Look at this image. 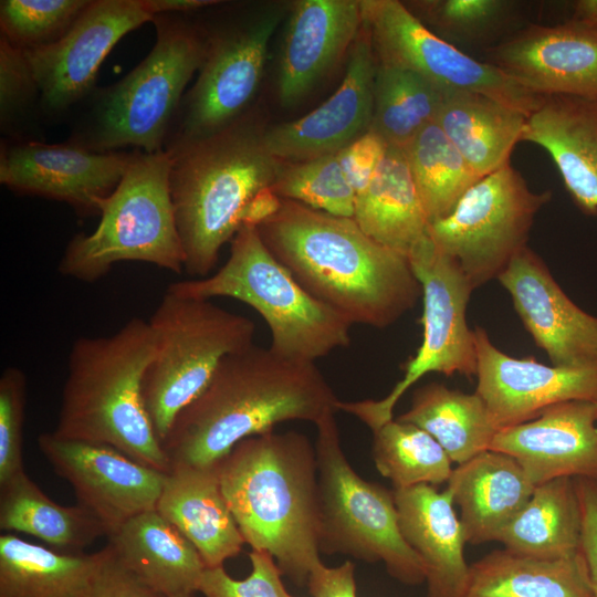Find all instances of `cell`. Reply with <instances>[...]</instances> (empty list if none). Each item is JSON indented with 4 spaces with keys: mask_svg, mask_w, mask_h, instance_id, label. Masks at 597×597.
Returning a JSON list of instances; mask_svg holds the SVG:
<instances>
[{
    "mask_svg": "<svg viewBox=\"0 0 597 597\" xmlns=\"http://www.w3.org/2000/svg\"><path fill=\"white\" fill-rule=\"evenodd\" d=\"M306 586L312 597H356L355 566L349 561L335 567L323 564L313 570Z\"/></svg>",
    "mask_w": 597,
    "mask_h": 597,
    "instance_id": "48",
    "label": "cell"
},
{
    "mask_svg": "<svg viewBox=\"0 0 597 597\" xmlns=\"http://www.w3.org/2000/svg\"><path fill=\"white\" fill-rule=\"evenodd\" d=\"M167 292L196 300L230 297L248 304L269 327V347L286 358L315 363L352 342V325L306 292L251 224L238 230L219 270L171 283Z\"/></svg>",
    "mask_w": 597,
    "mask_h": 597,
    "instance_id": "7",
    "label": "cell"
},
{
    "mask_svg": "<svg viewBox=\"0 0 597 597\" xmlns=\"http://www.w3.org/2000/svg\"><path fill=\"white\" fill-rule=\"evenodd\" d=\"M92 0H1L0 38L31 51L55 43Z\"/></svg>",
    "mask_w": 597,
    "mask_h": 597,
    "instance_id": "40",
    "label": "cell"
},
{
    "mask_svg": "<svg viewBox=\"0 0 597 597\" xmlns=\"http://www.w3.org/2000/svg\"><path fill=\"white\" fill-rule=\"evenodd\" d=\"M524 326L553 366L597 364V316L578 307L528 247L498 277Z\"/></svg>",
    "mask_w": 597,
    "mask_h": 597,
    "instance_id": "21",
    "label": "cell"
},
{
    "mask_svg": "<svg viewBox=\"0 0 597 597\" xmlns=\"http://www.w3.org/2000/svg\"><path fill=\"white\" fill-rule=\"evenodd\" d=\"M363 27L360 0H300L293 6L277 72L283 106L300 103L349 53Z\"/></svg>",
    "mask_w": 597,
    "mask_h": 597,
    "instance_id": "23",
    "label": "cell"
},
{
    "mask_svg": "<svg viewBox=\"0 0 597 597\" xmlns=\"http://www.w3.org/2000/svg\"><path fill=\"white\" fill-rule=\"evenodd\" d=\"M264 129L248 113L170 156V196L189 275L211 274L253 202L272 188L283 163L268 151Z\"/></svg>",
    "mask_w": 597,
    "mask_h": 597,
    "instance_id": "4",
    "label": "cell"
},
{
    "mask_svg": "<svg viewBox=\"0 0 597 597\" xmlns=\"http://www.w3.org/2000/svg\"><path fill=\"white\" fill-rule=\"evenodd\" d=\"M397 419L428 432L458 464L490 450L499 431L478 392L465 394L440 383L417 388L410 408Z\"/></svg>",
    "mask_w": 597,
    "mask_h": 597,
    "instance_id": "35",
    "label": "cell"
},
{
    "mask_svg": "<svg viewBox=\"0 0 597 597\" xmlns=\"http://www.w3.org/2000/svg\"><path fill=\"white\" fill-rule=\"evenodd\" d=\"M377 65L408 70L444 91L490 97L527 117L544 96L535 95L494 65L478 61L430 29L398 0H360Z\"/></svg>",
    "mask_w": 597,
    "mask_h": 597,
    "instance_id": "14",
    "label": "cell"
},
{
    "mask_svg": "<svg viewBox=\"0 0 597 597\" xmlns=\"http://www.w3.org/2000/svg\"><path fill=\"white\" fill-rule=\"evenodd\" d=\"M291 597H293V596H291Z\"/></svg>",
    "mask_w": 597,
    "mask_h": 597,
    "instance_id": "52",
    "label": "cell"
},
{
    "mask_svg": "<svg viewBox=\"0 0 597 597\" xmlns=\"http://www.w3.org/2000/svg\"><path fill=\"white\" fill-rule=\"evenodd\" d=\"M102 556V549L67 553L3 533L0 597H88Z\"/></svg>",
    "mask_w": 597,
    "mask_h": 597,
    "instance_id": "31",
    "label": "cell"
},
{
    "mask_svg": "<svg viewBox=\"0 0 597 597\" xmlns=\"http://www.w3.org/2000/svg\"><path fill=\"white\" fill-rule=\"evenodd\" d=\"M405 4L428 29L450 43L486 40L503 27L512 9V3L503 0H421Z\"/></svg>",
    "mask_w": 597,
    "mask_h": 597,
    "instance_id": "41",
    "label": "cell"
},
{
    "mask_svg": "<svg viewBox=\"0 0 597 597\" xmlns=\"http://www.w3.org/2000/svg\"><path fill=\"white\" fill-rule=\"evenodd\" d=\"M190 15L153 17L156 42L148 55L118 82L92 92L66 143L96 153L164 151L185 88L205 57L203 32Z\"/></svg>",
    "mask_w": 597,
    "mask_h": 597,
    "instance_id": "6",
    "label": "cell"
},
{
    "mask_svg": "<svg viewBox=\"0 0 597 597\" xmlns=\"http://www.w3.org/2000/svg\"><path fill=\"white\" fill-rule=\"evenodd\" d=\"M423 297V336L402 378L381 399L338 401L337 409L353 415L371 431L394 419L401 396L429 373L475 376L474 332L467 307L474 290L459 265L442 253L428 235L408 255Z\"/></svg>",
    "mask_w": 597,
    "mask_h": 597,
    "instance_id": "12",
    "label": "cell"
},
{
    "mask_svg": "<svg viewBox=\"0 0 597 597\" xmlns=\"http://www.w3.org/2000/svg\"><path fill=\"white\" fill-rule=\"evenodd\" d=\"M447 94L415 72L377 65L370 130L404 149L434 122Z\"/></svg>",
    "mask_w": 597,
    "mask_h": 597,
    "instance_id": "36",
    "label": "cell"
},
{
    "mask_svg": "<svg viewBox=\"0 0 597 597\" xmlns=\"http://www.w3.org/2000/svg\"><path fill=\"white\" fill-rule=\"evenodd\" d=\"M155 341L142 394L160 443L207 387L220 362L254 344L255 324L209 300L166 292L148 321Z\"/></svg>",
    "mask_w": 597,
    "mask_h": 597,
    "instance_id": "9",
    "label": "cell"
},
{
    "mask_svg": "<svg viewBox=\"0 0 597 597\" xmlns=\"http://www.w3.org/2000/svg\"><path fill=\"white\" fill-rule=\"evenodd\" d=\"M335 413L315 425L321 552L383 562L401 584L425 583V564L400 533L394 491L356 473L342 448Z\"/></svg>",
    "mask_w": 597,
    "mask_h": 597,
    "instance_id": "10",
    "label": "cell"
},
{
    "mask_svg": "<svg viewBox=\"0 0 597 597\" xmlns=\"http://www.w3.org/2000/svg\"><path fill=\"white\" fill-rule=\"evenodd\" d=\"M156 510L196 547L207 567L223 566L245 544L217 465L170 468Z\"/></svg>",
    "mask_w": 597,
    "mask_h": 597,
    "instance_id": "26",
    "label": "cell"
},
{
    "mask_svg": "<svg viewBox=\"0 0 597 597\" xmlns=\"http://www.w3.org/2000/svg\"><path fill=\"white\" fill-rule=\"evenodd\" d=\"M447 483L465 542L473 545L498 541L535 489L513 457L493 450L458 464Z\"/></svg>",
    "mask_w": 597,
    "mask_h": 597,
    "instance_id": "27",
    "label": "cell"
},
{
    "mask_svg": "<svg viewBox=\"0 0 597 597\" xmlns=\"http://www.w3.org/2000/svg\"><path fill=\"white\" fill-rule=\"evenodd\" d=\"M338 399L315 363L255 344L227 355L163 441L172 467L211 468L240 441L286 421L316 425Z\"/></svg>",
    "mask_w": 597,
    "mask_h": 597,
    "instance_id": "2",
    "label": "cell"
},
{
    "mask_svg": "<svg viewBox=\"0 0 597 597\" xmlns=\"http://www.w3.org/2000/svg\"><path fill=\"white\" fill-rule=\"evenodd\" d=\"M582 512L580 553L597 597V481L575 478Z\"/></svg>",
    "mask_w": 597,
    "mask_h": 597,
    "instance_id": "47",
    "label": "cell"
},
{
    "mask_svg": "<svg viewBox=\"0 0 597 597\" xmlns=\"http://www.w3.org/2000/svg\"><path fill=\"white\" fill-rule=\"evenodd\" d=\"M251 573L244 579L232 578L223 568L207 567L197 591L205 597H291L282 582V572L266 552L249 553Z\"/></svg>",
    "mask_w": 597,
    "mask_h": 597,
    "instance_id": "44",
    "label": "cell"
},
{
    "mask_svg": "<svg viewBox=\"0 0 597 597\" xmlns=\"http://www.w3.org/2000/svg\"><path fill=\"white\" fill-rule=\"evenodd\" d=\"M582 512L575 478L535 486L533 494L496 542L528 557L558 559L580 553Z\"/></svg>",
    "mask_w": 597,
    "mask_h": 597,
    "instance_id": "33",
    "label": "cell"
},
{
    "mask_svg": "<svg viewBox=\"0 0 597 597\" xmlns=\"http://www.w3.org/2000/svg\"><path fill=\"white\" fill-rule=\"evenodd\" d=\"M217 470L245 544L270 554L295 585H307L323 565L317 461L308 438L296 431L247 438Z\"/></svg>",
    "mask_w": 597,
    "mask_h": 597,
    "instance_id": "3",
    "label": "cell"
},
{
    "mask_svg": "<svg viewBox=\"0 0 597 597\" xmlns=\"http://www.w3.org/2000/svg\"><path fill=\"white\" fill-rule=\"evenodd\" d=\"M597 404L565 401L500 429L490 450L513 457L535 485L556 478L597 481Z\"/></svg>",
    "mask_w": 597,
    "mask_h": 597,
    "instance_id": "22",
    "label": "cell"
},
{
    "mask_svg": "<svg viewBox=\"0 0 597 597\" xmlns=\"http://www.w3.org/2000/svg\"><path fill=\"white\" fill-rule=\"evenodd\" d=\"M136 153L2 139L0 182L21 195L65 202L83 214H100L102 201L116 189Z\"/></svg>",
    "mask_w": 597,
    "mask_h": 597,
    "instance_id": "17",
    "label": "cell"
},
{
    "mask_svg": "<svg viewBox=\"0 0 597 597\" xmlns=\"http://www.w3.org/2000/svg\"><path fill=\"white\" fill-rule=\"evenodd\" d=\"M280 9L235 12L208 28L206 51L192 87L185 93L167 137L169 156L221 132L249 112L263 77Z\"/></svg>",
    "mask_w": 597,
    "mask_h": 597,
    "instance_id": "11",
    "label": "cell"
},
{
    "mask_svg": "<svg viewBox=\"0 0 597 597\" xmlns=\"http://www.w3.org/2000/svg\"><path fill=\"white\" fill-rule=\"evenodd\" d=\"M219 2L216 0H143L144 7L153 17L164 13H193Z\"/></svg>",
    "mask_w": 597,
    "mask_h": 597,
    "instance_id": "49",
    "label": "cell"
},
{
    "mask_svg": "<svg viewBox=\"0 0 597 597\" xmlns=\"http://www.w3.org/2000/svg\"><path fill=\"white\" fill-rule=\"evenodd\" d=\"M527 116L490 97L448 93L434 119L480 178L510 164Z\"/></svg>",
    "mask_w": 597,
    "mask_h": 597,
    "instance_id": "30",
    "label": "cell"
},
{
    "mask_svg": "<svg viewBox=\"0 0 597 597\" xmlns=\"http://www.w3.org/2000/svg\"><path fill=\"white\" fill-rule=\"evenodd\" d=\"M170 165L166 151L137 150L116 189L102 201L97 227L69 241L57 272L94 283L115 264L135 261L181 274L185 252L170 196Z\"/></svg>",
    "mask_w": 597,
    "mask_h": 597,
    "instance_id": "8",
    "label": "cell"
},
{
    "mask_svg": "<svg viewBox=\"0 0 597 597\" xmlns=\"http://www.w3.org/2000/svg\"><path fill=\"white\" fill-rule=\"evenodd\" d=\"M461 597H594L582 553L543 559L496 549L469 567Z\"/></svg>",
    "mask_w": 597,
    "mask_h": 597,
    "instance_id": "32",
    "label": "cell"
},
{
    "mask_svg": "<svg viewBox=\"0 0 597 597\" xmlns=\"http://www.w3.org/2000/svg\"><path fill=\"white\" fill-rule=\"evenodd\" d=\"M373 460L395 490L448 482L452 461L442 447L419 427L391 419L373 430Z\"/></svg>",
    "mask_w": 597,
    "mask_h": 597,
    "instance_id": "38",
    "label": "cell"
},
{
    "mask_svg": "<svg viewBox=\"0 0 597 597\" xmlns=\"http://www.w3.org/2000/svg\"><path fill=\"white\" fill-rule=\"evenodd\" d=\"M155 352L148 322L133 317L108 336L72 344L55 436L111 446L168 473L170 464L147 415L142 384Z\"/></svg>",
    "mask_w": 597,
    "mask_h": 597,
    "instance_id": "5",
    "label": "cell"
},
{
    "mask_svg": "<svg viewBox=\"0 0 597 597\" xmlns=\"http://www.w3.org/2000/svg\"><path fill=\"white\" fill-rule=\"evenodd\" d=\"M106 537L121 564L155 590L167 597L197 591L207 566L157 510L134 516Z\"/></svg>",
    "mask_w": 597,
    "mask_h": 597,
    "instance_id": "28",
    "label": "cell"
},
{
    "mask_svg": "<svg viewBox=\"0 0 597 597\" xmlns=\"http://www.w3.org/2000/svg\"><path fill=\"white\" fill-rule=\"evenodd\" d=\"M488 63L535 95L597 101V30L573 19L524 28L493 46Z\"/></svg>",
    "mask_w": 597,
    "mask_h": 597,
    "instance_id": "19",
    "label": "cell"
},
{
    "mask_svg": "<svg viewBox=\"0 0 597 597\" xmlns=\"http://www.w3.org/2000/svg\"><path fill=\"white\" fill-rule=\"evenodd\" d=\"M27 378L18 367L0 376V484L24 471L23 426Z\"/></svg>",
    "mask_w": 597,
    "mask_h": 597,
    "instance_id": "43",
    "label": "cell"
},
{
    "mask_svg": "<svg viewBox=\"0 0 597 597\" xmlns=\"http://www.w3.org/2000/svg\"><path fill=\"white\" fill-rule=\"evenodd\" d=\"M88 597H167L124 567L106 545Z\"/></svg>",
    "mask_w": 597,
    "mask_h": 597,
    "instance_id": "46",
    "label": "cell"
},
{
    "mask_svg": "<svg viewBox=\"0 0 597 597\" xmlns=\"http://www.w3.org/2000/svg\"><path fill=\"white\" fill-rule=\"evenodd\" d=\"M572 19L597 30V0L576 1Z\"/></svg>",
    "mask_w": 597,
    "mask_h": 597,
    "instance_id": "50",
    "label": "cell"
},
{
    "mask_svg": "<svg viewBox=\"0 0 597 597\" xmlns=\"http://www.w3.org/2000/svg\"><path fill=\"white\" fill-rule=\"evenodd\" d=\"M552 192H534L507 164L480 178L452 211L429 224L434 245L473 289L498 279L526 245L534 218Z\"/></svg>",
    "mask_w": 597,
    "mask_h": 597,
    "instance_id": "13",
    "label": "cell"
},
{
    "mask_svg": "<svg viewBox=\"0 0 597 597\" xmlns=\"http://www.w3.org/2000/svg\"><path fill=\"white\" fill-rule=\"evenodd\" d=\"M33 111L40 113V93L24 51L0 38V127L19 139Z\"/></svg>",
    "mask_w": 597,
    "mask_h": 597,
    "instance_id": "42",
    "label": "cell"
},
{
    "mask_svg": "<svg viewBox=\"0 0 597 597\" xmlns=\"http://www.w3.org/2000/svg\"><path fill=\"white\" fill-rule=\"evenodd\" d=\"M404 150L429 223L448 216L480 179L434 122L422 128Z\"/></svg>",
    "mask_w": 597,
    "mask_h": 597,
    "instance_id": "37",
    "label": "cell"
},
{
    "mask_svg": "<svg viewBox=\"0 0 597 597\" xmlns=\"http://www.w3.org/2000/svg\"><path fill=\"white\" fill-rule=\"evenodd\" d=\"M195 594H181L174 597H193Z\"/></svg>",
    "mask_w": 597,
    "mask_h": 597,
    "instance_id": "51",
    "label": "cell"
},
{
    "mask_svg": "<svg viewBox=\"0 0 597 597\" xmlns=\"http://www.w3.org/2000/svg\"><path fill=\"white\" fill-rule=\"evenodd\" d=\"M377 63L364 23L338 88L307 115L265 128L268 151L282 163L337 154L370 129Z\"/></svg>",
    "mask_w": 597,
    "mask_h": 597,
    "instance_id": "20",
    "label": "cell"
},
{
    "mask_svg": "<svg viewBox=\"0 0 597 597\" xmlns=\"http://www.w3.org/2000/svg\"><path fill=\"white\" fill-rule=\"evenodd\" d=\"M522 142L545 149L578 208L597 214V101L544 96L526 119Z\"/></svg>",
    "mask_w": 597,
    "mask_h": 597,
    "instance_id": "25",
    "label": "cell"
},
{
    "mask_svg": "<svg viewBox=\"0 0 597 597\" xmlns=\"http://www.w3.org/2000/svg\"><path fill=\"white\" fill-rule=\"evenodd\" d=\"M354 220L380 244L408 258L429 233V220L405 150L388 146L374 177L355 199Z\"/></svg>",
    "mask_w": 597,
    "mask_h": 597,
    "instance_id": "29",
    "label": "cell"
},
{
    "mask_svg": "<svg viewBox=\"0 0 597 597\" xmlns=\"http://www.w3.org/2000/svg\"><path fill=\"white\" fill-rule=\"evenodd\" d=\"M272 192L281 199L338 217L354 218L356 195L348 184L337 154L298 163H283Z\"/></svg>",
    "mask_w": 597,
    "mask_h": 597,
    "instance_id": "39",
    "label": "cell"
},
{
    "mask_svg": "<svg viewBox=\"0 0 597 597\" xmlns=\"http://www.w3.org/2000/svg\"><path fill=\"white\" fill-rule=\"evenodd\" d=\"M0 528L28 534L67 553H82L107 536L106 527L86 509L54 502L25 471L0 484Z\"/></svg>",
    "mask_w": 597,
    "mask_h": 597,
    "instance_id": "34",
    "label": "cell"
},
{
    "mask_svg": "<svg viewBox=\"0 0 597 597\" xmlns=\"http://www.w3.org/2000/svg\"><path fill=\"white\" fill-rule=\"evenodd\" d=\"M475 392L483 399L498 430L537 418L546 408L565 401L597 404V364L547 366L534 358H515L499 349L476 327Z\"/></svg>",
    "mask_w": 597,
    "mask_h": 597,
    "instance_id": "18",
    "label": "cell"
},
{
    "mask_svg": "<svg viewBox=\"0 0 597 597\" xmlns=\"http://www.w3.org/2000/svg\"><path fill=\"white\" fill-rule=\"evenodd\" d=\"M143 0H92L53 44L24 51L40 93V114L56 119L96 88L100 66L123 36L151 22Z\"/></svg>",
    "mask_w": 597,
    "mask_h": 597,
    "instance_id": "15",
    "label": "cell"
},
{
    "mask_svg": "<svg viewBox=\"0 0 597 597\" xmlns=\"http://www.w3.org/2000/svg\"><path fill=\"white\" fill-rule=\"evenodd\" d=\"M387 149L384 138L369 129L337 153L343 172L356 196L369 185Z\"/></svg>",
    "mask_w": 597,
    "mask_h": 597,
    "instance_id": "45",
    "label": "cell"
},
{
    "mask_svg": "<svg viewBox=\"0 0 597 597\" xmlns=\"http://www.w3.org/2000/svg\"><path fill=\"white\" fill-rule=\"evenodd\" d=\"M38 447L73 489L77 504L106 527L107 535L134 516L156 510L167 473L111 446L64 439L52 431L39 434Z\"/></svg>",
    "mask_w": 597,
    "mask_h": 597,
    "instance_id": "16",
    "label": "cell"
},
{
    "mask_svg": "<svg viewBox=\"0 0 597 597\" xmlns=\"http://www.w3.org/2000/svg\"><path fill=\"white\" fill-rule=\"evenodd\" d=\"M254 227L297 283L352 326L385 328L421 295L409 259L366 234L354 218L281 199Z\"/></svg>",
    "mask_w": 597,
    "mask_h": 597,
    "instance_id": "1",
    "label": "cell"
},
{
    "mask_svg": "<svg viewBox=\"0 0 597 597\" xmlns=\"http://www.w3.org/2000/svg\"><path fill=\"white\" fill-rule=\"evenodd\" d=\"M400 533L426 567L428 597H461L469 574L451 493L420 484L394 490Z\"/></svg>",
    "mask_w": 597,
    "mask_h": 597,
    "instance_id": "24",
    "label": "cell"
}]
</instances>
